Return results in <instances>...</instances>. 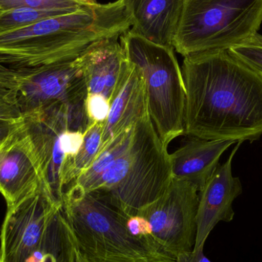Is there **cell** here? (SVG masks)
Returning <instances> with one entry per match:
<instances>
[{"instance_id": "1", "label": "cell", "mask_w": 262, "mask_h": 262, "mask_svg": "<svg viewBox=\"0 0 262 262\" xmlns=\"http://www.w3.org/2000/svg\"><path fill=\"white\" fill-rule=\"evenodd\" d=\"M184 135L253 142L262 136V76L217 49L184 57Z\"/></svg>"}, {"instance_id": "2", "label": "cell", "mask_w": 262, "mask_h": 262, "mask_svg": "<svg viewBox=\"0 0 262 262\" xmlns=\"http://www.w3.org/2000/svg\"><path fill=\"white\" fill-rule=\"evenodd\" d=\"M131 26L123 0L89 5L0 33V64L30 69L72 61L94 43L120 37Z\"/></svg>"}, {"instance_id": "3", "label": "cell", "mask_w": 262, "mask_h": 262, "mask_svg": "<svg viewBox=\"0 0 262 262\" xmlns=\"http://www.w3.org/2000/svg\"><path fill=\"white\" fill-rule=\"evenodd\" d=\"M62 211L88 262H177L152 235H136L127 215L102 189L69 186Z\"/></svg>"}, {"instance_id": "4", "label": "cell", "mask_w": 262, "mask_h": 262, "mask_svg": "<svg viewBox=\"0 0 262 262\" xmlns=\"http://www.w3.org/2000/svg\"><path fill=\"white\" fill-rule=\"evenodd\" d=\"M167 148L150 117L142 118L134 125L127 149L94 189L105 191L127 215H135L160 198L173 179Z\"/></svg>"}, {"instance_id": "5", "label": "cell", "mask_w": 262, "mask_h": 262, "mask_svg": "<svg viewBox=\"0 0 262 262\" xmlns=\"http://www.w3.org/2000/svg\"><path fill=\"white\" fill-rule=\"evenodd\" d=\"M262 24V0H183L172 47L183 57L229 49L252 39Z\"/></svg>"}, {"instance_id": "6", "label": "cell", "mask_w": 262, "mask_h": 262, "mask_svg": "<svg viewBox=\"0 0 262 262\" xmlns=\"http://www.w3.org/2000/svg\"><path fill=\"white\" fill-rule=\"evenodd\" d=\"M127 59L144 80L151 121L163 144L184 134L185 92L182 70L172 46L149 41L131 29L120 37Z\"/></svg>"}, {"instance_id": "7", "label": "cell", "mask_w": 262, "mask_h": 262, "mask_svg": "<svg viewBox=\"0 0 262 262\" xmlns=\"http://www.w3.org/2000/svg\"><path fill=\"white\" fill-rule=\"evenodd\" d=\"M0 89L23 117L58 104L85 102L87 84L76 58L30 69L0 64Z\"/></svg>"}, {"instance_id": "8", "label": "cell", "mask_w": 262, "mask_h": 262, "mask_svg": "<svg viewBox=\"0 0 262 262\" xmlns=\"http://www.w3.org/2000/svg\"><path fill=\"white\" fill-rule=\"evenodd\" d=\"M23 124L36 157L42 189L62 203V171L66 157L61 149V136L68 130L84 133L92 124L85 102L50 106L23 117Z\"/></svg>"}, {"instance_id": "9", "label": "cell", "mask_w": 262, "mask_h": 262, "mask_svg": "<svg viewBox=\"0 0 262 262\" xmlns=\"http://www.w3.org/2000/svg\"><path fill=\"white\" fill-rule=\"evenodd\" d=\"M199 190L194 185L172 179L166 192L138 211L151 235L171 255L193 250L196 236Z\"/></svg>"}, {"instance_id": "10", "label": "cell", "mask_w": 262, "mask_h": 262, "mask_svg": "<svg viewBox=\"0 0 262 262\" xmlns=\"http://www.w3.org/2000/svg\"><path fill=\"white\" fill-rule=\"evenodd\" d=\"M62 203L41 188L14 207L7 209L2 226L3 262H32L41 250L49 226Z\"/></svg>"}, {"instance_id": "11", "label": "cell", "mask_w": 262, "mask_h": 262, "mask_svg": "<svg viewBox=\"0 0 262 262\" xmlns=\"http://www.w3.org/2000/svg\"><path fill=\"white\" fill-rule=\"evenodd\" d=\"M41 188L36 157L21 120L0 146V194L10 209Z\"/></svg>"}, {"instance_id": "12", "label": "cell", "mask_w": 262, "mask_h": 262, "mask_svg": "<svg viewBox=\"0 0 262 262\" xmlns=\"http://www.w3.org/2000/svg\"><path fill=\"white\" fill-rule=\"evenodd\" d=\"M243 142H237L229 158L219 165L212 177L199 192L196 215V236L194 252L203 251L212 229L220 222L232 221L235 215L232 204L243 192L238 177L232 175V160Z\"/></svg>"}, {"instance_id": "13", "label": "cell", "mask_w": 262, "mask_h": 262, "mask_svg": "<svg viewBox=\"0 0 262 262\" xmlns=\"http://www.w3.org/2000/svg\"><path fill=\"white\" fill-rule=\"evenodd\" d=\"M109 101L110 112L104 123L99 154L112 140L149 116L144 80L138 68L128 59Z\"/></svg>"}, {"instance_id": "14", "label": "cell", "mask_w": 262, "mask_h": 262, "mask_svg": "<svg viewBox=\"0 0 262 262\" xmlns=\"http://www.w3.org/2000/svg\"><path fill=\"white\" fill-rule=\"evenodd\" d=\"M120 37L94 43L76 58L85 79L88 94L101 95L110 101L127 61L118 41Z\"/></svg>"}, {"instance_id": "15", "label": "cell", "mask_w": 262, "mask_h": 262, "mask_svg": "<svg viewBox=\"0 0 262 262\" xmlns=\"http://www.w3.org/2000/svg\"><path fill=\"white\" fill-rule=\"evenodd\" d=\"M188 137L170 154L172 177L194 185L200 192L220 165L223 152L237 142Z\"/></svg>"}, {"instance_id": "16", "label": "cell", "mask_w": 262, "mask_h": 262, "mask_svg": "<svg viewBox=\"0 0 262 262\" xmlns=\"http://www.w3.org/2000/svg\"><path fill=\"white\" fill-rule=\"evenodd\" d=\"M123 2L132 23L133 32L154 42L172 46L183 0Z\"/></svg>"}, {"instance_id": "17", "label": "cell", "mask_w": 262, "mask_h": 262, "mask_svg": "<svg viewBox=\"0 0 262 262\" xmlns=\"http://www.w3.org/2000/svg\"><path fill=\"white\" fill-rule=\"evenodd\" d=\"M76 249L75 235L61 208L52 220L41 250L32 262H75Z\"/></svg>"}, {"instance_id": "18", "label": "cell", "mask_w": 262, "mask_h": 262, "mask_svg": "<svg viewBox=\"0 0 262 262\" xmlns=\"http://www.w3.org/2000/svg\"><path fill=\"white\" fill-rule=\"evenodd\" d=\"M134 127L112 140L98 154L92 166L69 186H75L84 191L95 189L103 175L128 147L132 140Z\"/></svg>"}, {"instance_id": "19", "label": "cell", "mask_w": 262, "mask_h": 262, "mask_svg": "<svg viewBox=\"0 0 262 262\" xmlns=\"http://www.w3.org/2000/svg\"><path fill=\"white\" fill-rule=\"evenodd\" d=\"M104 122H93L84 132V141L78 154L64 163L62 171L64 190L85 172L99 154Z\"/></svg>"}, {"instance_id": "20", "label": "cell", "mask_w": 262, "mask_h": 262, "mask_svg": "<svg viewBox=\"0 0 262 262\" xmlns=\"http://www.w3.org/2000/svg\"><path fill=\"white\" fill-rule=\"evenodd\" d=\"M69 13L71 12L42 10L28 7L12 8L0 10V33L23 29L41 20Z\"/></svg>"}, {"instance_id": "21", "label": "cell", "mask_w": 262, "mask_h": 262, "mask_svg": "<svg viewBox=\"0 0 262 262\" xmlns=\"http://www.w3.org/2000/svg\"><path fill=\"white\" fill-rule=\"evenodd\" d=\"M89 5L77 0H0V10L12 8L28 7L42 10L75 12Z\"/></svg>"}, {"instance_id": "22", "label": "cell", "mask_w": 262, "mask_h": 262, "mask_svg": "<svg viewBox=\"0 0 262 262\" xmlns=\"http://www.w3.org/2000/svg\"><path fill=\"white\" fill-rule=\"evenodd\" d=\"M257 35L247 42L233 46L229 50L262 76V41Z\"/></svg>"}, {"instance_id": "23", "label": "cell", "mask_w": 262, "mask_h": 262, "mask_svg": "<svg viewBox=\"0 0 262 262\" xmlns=\"http://www.w3.org/2000/svg\"><path fill=\"white\" fill-rule=\"evenodd\" d=\"M85 109L92 123L105 122L110 112V101L103 95L88 94Z\"/></svg>"}, {"instance_id": "24", "label": "cell", "mask_w": 262, "mask_h": 262, "mask_svg": "<svg viewBox=\"0 0 262 262\" xmlns=\"http://www.w3.org/2000/svg\"><path fill=\"white\" fill-rule=\"evenodd\" d=\"M0 120L18 122L23 120V115L18 108L9 101L7 93L0 89Z\"/></svg>"}, {"instance_id": "25", "label": "cell", "mask_w": 262, "mask_h": 262, "mask_svg": "<svg viewBox=\"0 0 262 262\" xmlns=\"http://www.w3.org/2000/svg\"><path fill=\"white\" fill-rule=\"evenodd\" d=\"M177 262H212L206 255L203 251H190L179 254L176 256Z\"/></svg>"}, {"instance_id": "26", "label": "cell", "mask_w": 262, "mask_h": 262, "mask_svg": "<svg viewBox=\"0 0 262 262\" xmlns=\"http://www.w3.org/2000/svg\"><path fill=\"white\" fill-rule=\"evenodd\" d=\"M20 121L12 122V121L0 120V146L4 142V140L7 138L8 136L17 127Z\"/></svg>"}, {"instance_id": "27", "label": "cell", "mask_w": 262, "mask_h": 262, "mask_svg": "<svg viewBox=\"0 0 262 262\" xmlns=\"http://www.w3.org/2000/svg\"><path fill=\"white\" fill-rule=\"evenodd\" d=\"M75 262H88L87 260L80 253L78 246H77L76 252H75Z\"/></svg>"}, {"instance_id": "28", "label": "cell", "mask_w": 262, "mask_h": 262, "mask_svg": "<svg viewBox=\"0 0 262 262\" xmlns=\"http://www.w3.org/2000/svg\"><path fill=\"white\" fill-rule=\"evenodd\" d=\"M77 1L84 5H92L97 3L96 0H77Z\"/></svg>"}, {"instance_id": "29", "label": "cell", "mask_w": 262, "mask_h": 262, "mask_svg": "<svg viewBox=\"0 0 262 262\" xmlns=\"http://www.w3.org/2000/svg\"><path fill=\"white\" fill-rule=\"evenodd\" d=\"M258 35V38H259V39L261 40V41H262V35H260V34H258V35Z\"/></svg>"}, {"instance_id": "30", "label": "cell", "mask_w": 262, "mask_h": 262, "mask_svg": "<svg viewBox=\"0 0 262 262\" xmlns=\"http://www.w3.org/2000/svg\"><path fill=\"white\" fill-rule=\"evenodd\" d=\"M0 262H3V261H2L1 256H0Z\"/></svg>"}]
</instances>
